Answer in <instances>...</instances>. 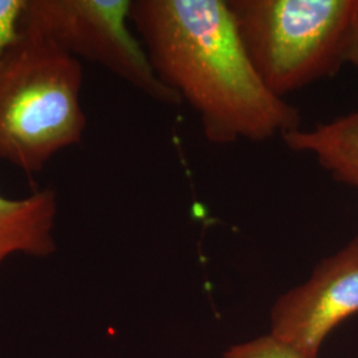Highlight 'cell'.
<instances>
[{
	"label": "cell",
	"mask_w": 358,
	"mask_h": 358,
	"mask_svg": "<svg viewBox=\"0 0 358 358\" xmlns=\"http://www.w3.org/2000/svg\"><path fill=\"white\" fill-rule=\"evenodd\" d=\"M130 22L155 75L192 106L210 143L300 129V110L256 73L227 0H131Z\"/></svg>",
	"instance_id": "cell-1"
},
{
	"label": "cell",
	"mask_w": 358,
	"mask_h": 358,
	"mask_svg": "<svg viewBox=\"0 0 358 358\" xmlns=\"http://www.w3.org/2000/svg\"><path fill=\"white\" fill-rule=\"evenodd\" d=\"M83 81L81 62L23 29L0 60V161L34 176L78 145L87 129Z\"/></svg>",
	"instance_id": "cell-2"
},
{
	"label": "cell",
	"mask_w": 358,
	"mask_h": 358,
	"mask_svg": "<svg viewBox=\"0 0 358 358\" xmlns=\"http://www.w3.org/2000/svg\"><path fill=\"white\" fill-rule=\"evenodd\" d=\"M245 52L275 96L358 60V0H227Z\"/></svg>",
	"instance_id": "cell-3"
},
{
	"label": "cell",
	"mask_w": 358,
	"mask_h": 358,
	"mask_svg": "<svg viewBox=\"0 0 358 358\" xmlns=\"http://www.w3.org/2000/svg\"><path fill=\"white\" fill-rule=\"evenodd\" d=\"M131 0H27L23 29L80 62L101 65L157 103L180 105L131 31Z\"/></svg>",
	"instance_id": "cell-4"
},
{
	"label": "cell",
	"mask_w": 358,
	"mask_h": 358,
	"mask_svg": "<svg viewBox=\"0 0 358 358\" xmlns=\"http://www.w3.org/2000/svg\"><path fill=\"white\" fill-rule=\"evenodd\" d=\"M358 313V236L322 259L307 282L282 294L271 310V336L317 358L334 328Z\"/></svg>",
	"instance_id": "cell-5"
},
{
	"label": "cell",
	"mask_w": 358,
	"mask_h": 358,
	"mask_svg": "<svg viewBox=\"0 0 358 358\" xmlns=\"http://www.w3.org/2000/svg\"><path fill=\"white\" fill-rule=\"evenodd\" d=\"M57 195L47 187L23 198L0 192V271L15 255L47 257L55 254Z\"/></svg>",
	"instance_id": "cell-6"
},
{
	"label": "cell",
	"mask_w": 358,
	"mask_h": 358,
	"mask_svg": "<svg viewBox=\"0 0 358 358\" xmlns=\"http://www.w3.org/2000/svg\"><path fill=\"white\" fill-rule=\"evenodd\" d=\"M282 140L292 152L310 154L337 182L358 190V109L312 129L294 130Z\"/></svg>",
	"instance_id": "cell-7"
},
{
	"label": "cell",
	"mask_w": 358,
	"mask_h": 358,
	"mask_svg": "<svg viewBox=\"0 0 358 358\" xmlns=\"http://www.w3.org/2000/svg\"><path fill=\"white\" fill-rule=\"evenodd\" d=\"M223 358H310L282 344L273 336H262L248 343L231 346Z\"/></svg>",
	"instance_id": "cell-8"
},
{
	"label": "cell",
	"mask_w": 358,
	"mask_h": 358,
	"mask_svg": "<svg viewBox=\"0 0 358 358\" xmlns=\"http://www.w3.org/2000/svg\"><path fill=\"white\" fill-rule=\"evenodd\" d=\"M26 7L27 0H0V60L22 38Z\"/></svg>",
	"instance_id": "cell-9"
}]
</instances>
